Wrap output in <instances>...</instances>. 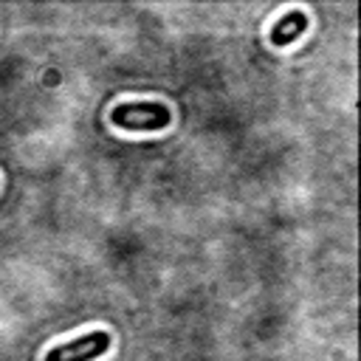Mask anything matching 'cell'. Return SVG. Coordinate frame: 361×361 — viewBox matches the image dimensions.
Returning a JSON list of instances; mask_svg holds the SVG:
<instances>
[{
    "label": "cell",
    "mask_w": 361,
    "mask_h": 361,
    "mask_svg": "<svg viewBox=\"0 0 361 361\" xmlns=\"http://www.w3.org/2000/svg\"><path fill=\"white\" fill-rule=\"evenodd\" d=\"M110 121L130 133H147V130H164L172 121V113L161 102H124L110 110Z\"/></svg>",
    "instance_id": "6da1fadb"
},
{
    "label": "cell",
    "mask_w": 361,
    "mask_h": 361,
    "mask_svg": "<svg viewBox=\"0 0 361 361\" xmlns=\"http://www.w3.org/2000/svg\"><path fill=\"white\" fill-rule=\"evenodd\" d=\"M113 338L110 333L104 330H93V333H85L68 344H56L45 353V361H93L99 355H104L110 350Z\"/></svg>",
    "instance_id": "7a4b0ae2"
},
{
    "label": "cell",
    "mask_w": 361,
    "mask_h": 361,
    "mask_svg": "<svg viewBox=\"0 0 361 361\" xmlns=\"http://www.w3.org/2000/svg\"><path fill=\"white\" fill-rule=\"evenodd\" d=\"M305 31H307V14L305 11H288L285 17H279V23H274L271 45H276V48L293 45Z\"/></svg>",
    "instance_id": "3957f363"
}]
</instances>
